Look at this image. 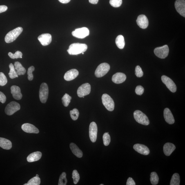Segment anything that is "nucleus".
<instances>
[{
    "label": "nucleus",
    "mask_w": 185,
    "mask_h": 185,
    "mask_svg": "<svg viewBox=\"0 0 185 185\" xmlns=\"http://www.w3.org/2000/svg\"><path fill=\"white\" fill-rule=\"evenodd\" d=\"M88 46L85 44L74 43L70 45L67 52L70 55H78L86 52Z\"/></svg>",
    "instance_id": "f257e3e1"
},
{
    "label": "nucleus",
    "mask_w": 185,
    "mask_h": 185,
    "mask_svg": "<svg viewBox=\"0 0 185 185\" xmlns=\"http://www.w3.org/2000/svg\"><path fill=\"white\" fill-rule=\"evenodd\" d=\"M23 31V29L22 27H18L10 31L5 36V41L8 43L12 42L13 41L16 40L22 32Z\"/></svg>",
    "instance_id": "f03ea898"
},
{
    "label": "nucleus",
    "mask_w": 185,
    "mask_h": 185,
    "mask_svg": "<svg viewBox=\"0 0 185 185\" xmlns=\"http://www.w3.org/2000/svg\"><path fill=\"white\" fill-rule=\"evenodd\" d=\"M133 114L134 118L138 123L146 126L149 124L150 121L148 118L140 110H136L134 112Z\"/></svg>",
    "instance_id": "7ed1b4c3"
},
{
    "label": "nucleus",
    "mask_w": 185,
    "mask_h": 185,
    "mask_svg": "<svg viewBox=\"0 0 185 185\" xmlns=\"http://www.w3.org/2000/svg\"><path fill=\"white\" fill-rule=\"evenodd\" d=\"M110 69V66L108 63H101L96 69L95 73V75L97 78L102 77L108 73Z\"/></svg>",
    "instance_id": "20e7f679"
},
{
    "label": "nucleus",
    "mask_w": 185,
    "mask_h": 185,
    "mask_svg": "<svg viewBox=\"0 0 185 185\" xmlns=\"http://www.w3.org/2000/svg\"><path fill=\"white\" fill-rule=\"evenodd\" d=\"M102 101L103 105L109 111H113L115 108V103L113 99L107 94H104L102 97Z\"/></svg>",
    "instance_id": "39448f33"
},
{
    "label": "nucleus",
    "mask_w": 185,
    "mask_h": 185,
    "mask_svg": "<svg viewBox=\"0 0 185 185\" xmlns=\"http://www.w3.org/2000/svg\"><path fill=\"white\" fill-rule=\"evenodd\" d=\"M48 84L43 83L41 85L39 90V97L41 103H45L48 100Z\"/></svg>",
    "instance_id": "423d86ee"
},
{
    "label": "nucleus",
    "mask_w": 185,
    "mask_h": 185,
    "mask_svg": "<svg viewBox=\"0 0 185 185\" xmlns=\"http://www.w3.org/2000/svg\"><path fill=\"white\" fill-rule=\"evenodd\" d=\"M155 55L160 58L164 59L167 57L169 52V48L167 45L156 48L154 50Z\"/></svg>",
    "instance_id": "0eeeda50"
},
{
    "label": "nucleus",
    "mask_w": 185,
    "mask_h": 185,
    "mask_svg": "<svg viewBox=\"0 0 185 185\" xmlns=\"http://www.w3.org/2000/svg\"><path fill=\"white\" fill-rule=\"evenodd\" d=\"M20 109V106L18 103L15 101H12L7 105L5 108V112L7 115L11 116L13 115Z\"/></svg>",
    "instance_id": "6e6552de"
},
{
    "label": "nucleus",
    "mask_w": 185,
    "mask_h": 185,
    "mask_svg": "<svg viewBox=\"0 0 185 185\" xmlns=\"http://www.w3.org/2000/svg\"><path fill=\"white\" fill-rule=\"evenodd\" d=\"M72 35L73 37L83 39L88 36L90 34V31L86 27L76 29L72 32Z\"/></svg>",
    "instance_id": "1a4fd4ad"
},
{
    "label": "nucleus",
    "mask_w": 185,
    "mask_h": 185,
    "mask_svg": "<svg viewBox=\"0 0 185 185\" xmlns=\"http://www.w3.org/2000/svg\"><path fill=\"white\" fill-rule=\"evenodd\" d=\"M91 86L88 83H85L80 86L77 90V94L80 97H82L90 94Z\"/></svg>",
    "instance_id": "9d476101"
},
{
    "label": "nucleus",
    "mask_w": 185,
    "mask_h": 185,
    "mask_svg": "<svg viewBox=\"0 0 185 185\" xmlns=\"http://www.w3.org/2000/svg\"><path fill=\"white\" fill-rule=\"evenodd\" d=\"M161 80L165 84L167 88L172 92H175L177 90V86L175 83L172 80L167 76L163 75L161 77Z\"/></svg>",
    "instance_id": "9b49d317"
},
{
    "label": "nucleus",
    "mask_w": 185,
    "mask_h": 185,
    "mask_svg": "<svg viewBox=\"0 0 185 185\" xmlns=\"http://www.w3.org/2000/svg\"><path fill=\"white\" fill-rule=\"evenodd\" d=\"M97 124L94 122L90 123L89 127V136L92 142H95L97 140Z\"/></svg>",
    "instance_id": "f8f14e48"
},
{
    "label": "nucleus",
    "mask_w": 185,
    "mask_h": 185,
    "mask_svg": "<svg viewBox=\"0 0 185 185\" xmlns=\"http://www.w3.org/2000/svg\"><path fill=\"white\" fill-rule=\"evenodd\" d=\"M176 10L181 16L185 17V1L184 0H176L175 3Z\"/></svg>",
    "instance_id": "ddd939ff"
},
{
    "label": "nucleus",
    "mask_w": 185,
    "mask_h": 185,
    "mask_svg": "<svg viewBox=\"0 0 185 185\" xmlns=\"http://www.w3.org/2000/svg\"><path fill=\"white\" fill-rule=\"evenodd\" d=\"M38 39L43 46H47L51 42L52 35L48 33L43 34L38 37Z\"/></svg>",
    "instance_id": "4468645a"
},
{
    "label": "nucleus",
    "mask_w": 185,
    "mask_h": 185,
    "mask_svg": "<svg viewBox=\"0 0 185 185\" xmlns=\"http://www.w3.org/2000/svg\"><path fill=\"white\" fill-rule=\"evenodd\" d=\"M21 128L23 131L28 133L37 134L39 132V131L37 128L30 123H24L22 126Z\"/></svg>",
    "instance_id": "2eb2a0df"
},
{
    "label": "nucleus",
    "mask_w": 185,
    "mask_h": 185,
    "mask_svg": "<svg viewBox=\"0 0 185 185\" xmlns=\"http://www.w3.org/2000/svg\"><path fill=\"white\" fill-rule=\"evenodd\" d=\"M137 24L141 28L146 29L148 26V20L147 17L143 14L139 15L137 20Z\"/></svg>",
    "instance_id": "dca6fc26"
},
{
    "label": "nucleus",
    "mask_w": 185,
    "mask_h": 185,
    "mask_svg": "<svg viewBox=\"0 0 185 185\" xmlns=\"http://www.w3.org/2000/svg\"><path fill=\"white\" fill-rule=\"evenodd\" d=\"M133 148L136 151L144 155H147L150 153L149 149L147 146L144 145L137 144L133 146Z\"/></svg>",
    "instance_id": "f3484780"
},
{
    "label": "nucleus",
    "mask_w": 185,
    "mask_h": 185,
    "mask_svg": "<svg viewBox=\"0 0 185 185\" xmlns=\"http://www.w3.org/2000/svg\"><path fill=\"white\" fill-rule=\"evenodd\" d=\"M79 71L76 69H72L65 73L64 78L65 80L70 81L76 78L78 75Z\"/></svg>",
    "instance_id": "a211bd4d"
},
{
    "label": "nucleus",
    "mask_w": 185,
    "mask_h": 185,
    "mask_svg": "<svg viewBox=\"0 0 185 185\" xmlns=\"http://www.w3.org/2000/svg\"><path fill=\"white\" fill-rule=\"evenodd\" d=\"M126 78V76L124 73L118 72L112 76V80L114 83L119 84L124 82Z\"/></svg>",
    "instance_id": "6ab92c4d"
},
{
    "label": "nucleus",
    "mask_w": 185,
    "mask_h": 185,
    "mask_svg": "<svg viewBox=\"0 0 185 185\" xmlns=\"http://www.w3.org/2000/svg\"><path fill=\"white\" fill-rule=\"evenodd\" d=\"M11 92L14 98L18 100H20L22 97L21 93L20 88L19 86H12L11 88Z\"/></svg>",
    "instance_id": "aec40b11"
},
{
    "label": "nucleus",
    "mask_w": 185,
    "mask_h": 185,
    "mask_svg": "<svg viewBox=\"0 0 185 185\" xmlns=\"http://www.w3.org/2000/svg\"><path fill=\"white\" fill-rule=\"evenodd\" d=\"M164 117L166 122L168 124H173L175 122V119L173 114L169 109H165L164 112Z\"/></svg>",
    "instance_id": "412c9836"
},
{
    "label": "nucleus",
    "mask_w": 185,
    "mask_h": 185,
    "mask_svg": "<svg viewBox=\"0 0 185 185\" xmlns=\"http://www.w3.org/2000/svg\"><path fill=\"white\" fill-rule=\"evenodd\" d=\"M175 146L173 143H167L163 148L164 153L166 156H169L175 150Z\"/></svg>",
    "instance_id": "4be33fe9"
},
{
    "label": "nucleus",
    "mask_w": 185,
    "mask_h": 185,
    "mask_svg": "<svg viewBox=\"0 0 185 185\" xmlns=\"http://www.w3.org/2000/svg\"><path fill=\"white\" fill-rule=\"evenodd\" d=\"M42 154L41 152L37 151L31 153L27 158V160L29 162H33L37 161L41 159Z\"/></svg>",
    "instance_id": "5701e85b"
},
{
    "label": "nucleus",
    "mask_w": 185,
    "mask_h": 185,
    "mask_svg": "<svg viewBox=\"0 0 185 185\" xmlns=\"http://www.w3.org/2000/svg\"><path fill=\"white\" fill-rule=\"evenodd\" d=\"M12 146V143L10 140L4 138L0 137V147L4 149L10 150Z\"/></svg>",
    "instance_id": "b1692460"
},
{
    "label": "nucleus",
    "mask_w": 185,
    "mask_h": 185,
    "mask_svg": "<svg viewBox=\"0 0 185 185\" xmlns=\"http://www.w3.org/2000/svg\"><path fill=\"white\" fill-rule=\"evenodd\" d=\"M70 149L74 155L77 157L80 158L82 157L83 156V153L82 151L78 147L77 145L74 143H72L70 145Z\"/></svg>",
    "instance_id": "393cba45"
},
{
    "label": "nucleus",
    "mask_w": 185,
    "mask_h": 185,
    "mask_svg": "<svg viewBox=\"0 0 185 185\" xmlns=\"http://www.w3.org/2000/svg\"><path fill=\"white\" fill-rule=\"evenodd\" d=\"M14 66L18 75H23L26 73V69L19 62H16L14 63Z\"/></svg>",
    "instance_id": "a878e982"
},
{
    "label": "nucleus",
    "mask_w": 185,
    "mask_h": 185,
    "mask_svg": "<svg viewBox=\"0 0 185 185\" xmlns=\"http://www.w3.org/2000/svg\"><path fill=\"white\" fill-rule=\"evenodd\" d=\"M115 42L117 46L119 49H122L124 48L125 42L124 37L122 35L118 36L116 39Z\"/></svg>",
    "instance_id": "bb28decb"
},
{
    "label": "nucleus",
    "mask_w": 185,
    "mask_h": 185,
    "mask_svg": "<svg viewBox=\"0 0 185 185\" xmlns=\"http://www.w3.org/2000/svg\"><path fill=\"white\" fill-rule=\"evenodd\" d=\"M9 67L10 68V72L8 74L10 78L14 79L18 77V75L16 72L14 65L12 63H10L9 65Z\"/></svg>",
    "instance_id": "cd10ccee"
},
{
    "label": "nucleus",
    "mask_w": 185,
    "mask_h": 185,
    "mask_svg": "<svg viewBox=\"0 0 185 185\" xmlns=\"http://www.w3.org/2000/svg\"><path fill=\"white\" fill-rule=\"evenodd\" d=\"M180 184V177L178 173H175L172 177L170 185H179Z\"/></svg>",
    "instance_id": "c85d7f7f"
},
{
    "label": "nucleus",
    "mask_w": 185,
    "mask_h": 185,
    "mask_svg": "<svg viewBox=\"0 0 185 185\" xmlns=\"http://www.w3.org/2000/svg\"><path fill=\"white\" fill-rule=\"evenodd\" d=\"M159 177L156 172H152L150 174V181L151 184L153 185H156L158 184Z\"/></svg>",
    "instance_id": "c756f323"
},
{
    "label": "nucleus",
    "mask_w": 185,
    "mask_h": 185,
    "mask_svg": "<svg viewBox=\"0 0 185 185\" xmlns=\"http://www.w3.org/2000/svg\"><path fill=\"white\" fill-rule=\"evenodd\" d=\"M41 180L39 177H35L29 180L27 184L24 185H39L40 184Z\"/></svg>",
    "instance_id": "7c9ffc66"
},
{
    "label": "nucleus",
    "mask_w": 185,
    "mask_h": 185,
    "mask_svg": "<svg viewBox=\"0 0 185 185\" xmlns=\"http://www.w3.org/2000/svg\"><path fill=\"white\" fill-rule=\"evenodd\" d=\"M72 97L68 94H65L62 98L63 104L65 107H67L70 102Z\"/></svg>",
    "instance_id": "2f4dec72"
},
{
    "label": "nucleus",
    "mask_w": 185,
    "mask_h": 185,
    "mask_svg": "<svg viewBox=\"0 0 185 185\" xmlns=\"http://www.w3.org/2000/svg\"><path fill=\"white\" fill-rule=\"evenodd\" d=\"M67 183V180L66 178V174L65 172L61 173L60 176L58 185H66Z\"/></svg>",
    "instance_id": "473e14b6"
},
{
    "label": "nucleus",
    "mask_w": 185,
    "mask_h": 185,
    "mask_svg": "<svg viewBox=\"0 0 185 185\" xmlns=\"http://www.w3.org/2000/svg\"><path fill=\"white\" fill-rule=\"evenodd\" d=\"M70 116L73 120H76L78 118L79 112L77 109L74 108L70 111Z\"/></svg>",
    "instance_id": "72a5a7b5"
},
{
    "label": "nucleus",
    "mask_w": 185,
    "mask_h": 185,
    "mask_svg": "<svg viewBox=\"0 0 185 185\" xmlns=\"http://www.w3.org/2000/svg\"><path fill=\"white\" fill-rule=\"evenodd\" d=\"M8 56L12 59H18L19 58H22V52L19 51H17L15 53L13 54L11 52H9L8 54Z\"/></svg>",
    "instance_id": "f704fd0d"
},
{
    "label": "nucleus",
    "mask_w": 185,
    "mask_h": 185,
    "mask_svg": "<svg viewBox=\"0 0 185 185\" xmlns=\"http://www.w3.org/2000/svg\"><path fill=\"white\" fill-rule=\"evenodd\" d=\"M103 140L105 146H107L110 142V136L108 133H105L103 136Z\"/></svg>",
    "instance_id": "c9c22d12"
},
{
    "label": "nucleus",
    "mask_w": 185,
    "mask_h": 185,
    "mask_svg": "<svg viewBox=\"0 0 185 185\" xmlns=\"http://www.w3.org/2000/svg\"><path fill=\"white\" fill-rule=\"evenodd\" d=\"M7 83V79L6 76L3 72H0V86H4Z\"/></svg>",
    "instance_id": "e433bc0d"
},
{
    "label": "nucleus",
    "mask_w": 185,
    "mask_h": 185,
    "mask_svg": "<svg viewBox=\"0 0 185 185\" xmlns=\"http://www.w3.org/2000/svg\"><path fill=\"white\" fill-rule=\"evenodd\" d=\"M72 178L73 180L74 184H77L80 180V175L77 170H74L72 174Z\"/></svg>",
    "instance_id": "4c0bfd02"
},
{
    "label": "nucleus",
    "mask_w": 185,
    "mask_h": 185,
    "mask_svg": "<svg viewBox=\"0 0 185 185\" xmlns=\"http://www.w3.org/2000/svg\"><path fill=\"white\" fill-rule=\"evenodd\" d=\"M122 2V0H110V4L114 7H119L121 6Z\"/></svg>",
    "instance_id": "58836bf2"
},
{
    "label": "nucleus",
    "mask_w": 185,
    "mask_h": 185,
    "mask_svg": "<svg viewBox=\"0 0 185 185\" xmlns=\"http://www.w3.org/2000/svg\"><path fill=\"white\" fill-rule=\"evenodd\" d=\"M34 70H35V68L33 66H31L28 69V79L29 81H32L33 79V75L32 72L34 71Z\"/></svg>",
    "instance_id": "ea45409f"
},
{
    "label": "nucleus",
    "mask_w": 185,
    "mask_h": 185,
    "mask_svg": "<svg viewBox=\"0 0 185 185\" xmlns=\"http://www.w3.org/2000/svg\"><path fill=\"white\" fill-rule=\"evenodd\" d=\"M135 74L137 77H141L143 76V72L140 66H136L135 69Z\"/></svg>",
    "instance_id": "a19ab883"
},
{
    "label": "nucleus",
    "mask_w": 185,
    "mask_h": 185,
    "mask_svg": "<svg viewBox=\"0 0 185 185\" xmlns=\"http://www.w3.org/2000/svg\"><path fill=\"white\" fill-rule=\"evenodd\" d=\"M135 92L138 95H141L144 92V88L143 87L141 86H137L135 88Z\"/></svg>",
    "instance_id": "79ce46f5"
},
{
    "label": "nucleus",
    "mask_w": 185,
    "mask_h": 185,
    "mask_svg": "<svg viewBox=\"0 0 185 185\" xmlns=\"http://www.w3.org/2000/svg\"><path fill=\"white\" fill-rule=\"evenodd\" d=\"M6 97L3 92H0V102L2 103H4L6 102Z\"/></svg>",
    "instance_id": "37998d69"
},
{
    "label": "nucleus",
    "mask_w": 185,
    "mask_h": 185,
    "mask_svg": "<svg viewBox=\"0 0 185 185\" xmlns=\"http://www.w3.org/2000/svg\"><path fill=\"white\" fill-rule=\"evenodd\" d=\"M135 183L133 179L131 177H129L127 180V185H135Z\"/></svg>",
    "instance_id": "c03bdc74"
},
{
    "label": "nucleus",
    "mask_w": 185,
    "mask_h": 185,
    "mask_svg": "<svg viewBox=\"0 0 185 185\" xmlns=\"http://www.w3.org/2000/svg\"><path fill=\"white\" fill-rule=\"evenodd\" d=\"M8 7L5 5H1L0 6V13L4 12L7 10Z\"/></svg>",
    "instance_id": "a18cd8bd"
},
{
    "label": "nucleus",
    "mask_w": 185,
    "mask_h": 185,
    "mask_svg": "<svg viewBox=\"0 0 185 185\" xmlns=\"http://www.w3.org/2000/svg\"><path fill=\"white\" fill-rule=\"evenodd\" d=\"M99 0H89V1L92 4H97L98 3Z\"/></svg>",
    "instance_id": "49530a36"
},
{
    "label": "nucleus",
    "mask_w": 185,
    "mask_h": 185,
    "mask_svg": "<svg viewBox=\"0 0 185 185\" xmlns=\"http://www.w3.org/2000/svg\"><path fill=\"white\" fill-rule=\"evenodd\" d=\"M60 2L63 3H67L69 2L71 0H58Z\"/></svg>",
    "instance_id": "de8ad7c7"
},
{
    "label": "nucleus",
    "mask_w": 185,
    "mask_h": 185,
    "mask_svg": "<svg viewBox=\"0 0 185 185\" xmlns=\"http://www.w3.org/2000/svg\"><path fill=\"white\" fill-rule=\"evenodd\" d=\"M36 176H37V177H39V175H36Z\"/></svg>",
    "instance_id": "09e8293b"
},
{
    "label": "nucleus",
    "mask_w": 185,
    "mask_h": 185,
    "mask_svg": "<svg viewBox=\"0 0 185 185\" xmlns=\"http://www.w3.org/2000/svg\"><path fill=\"white\" fill-rule=\"evenodd\" d=\"M82 54H83H83H84V52H82Z\"/></svg>",
    "instance_id": "8fccbe9b"
},
{
    "label": "nucleus",
    "mask_w": 185,
    "mask_h": 185,
    "mask_svg": "<svg viewBox=\"0 0 185 185\" xmlns=\"http://www.w3.org/2000/svg\"><path fill=\"white\" fill-rule=\"evenodd\" d=\"M100 185H104L103 184H101Z\"/></svg>",
    "instance_id": "3c124183"
}]
</instances>
